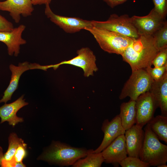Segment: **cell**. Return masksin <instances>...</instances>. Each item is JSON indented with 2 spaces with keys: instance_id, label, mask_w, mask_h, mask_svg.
I'll list each match as a JSON object with an SVG mask.
<instances>
[{
  "instance_id": "31",
  "label": "cell",
  "mask_w": 167,
  "mask_h": 167,
  "mask_svg": "<svg viewBox=\"0 0 167 167\" xmlns=\"http://www.w3.org/2000/svg\"><path fill=\"white\" fill-rule=\"evenodd\" d=\"M52 0H31L33 5H49Z\"/></svg>"
},
{
  "instance_id": "17",
  "label": "cell",
  "mask_w": 167,
  "mask_h": 167,
  "mask_svg": "<svg viewBox=\"0 0 167 167\" xmlns=\"http://www.w3.org/2000/svg\"><path fill=\"white\" fill-rule=\"evenodd\" d=\"M23 95L15 101L9 103H5L0 107V123L7 122L10 125L14 127L19 122L24 121L23 118L18 117L17 112L22 108L28 104L24 99Z\"/></svg>"
},
{
  "instance_id": "15",
  "label": "cell",
  "mask_w": 167,
  "mask_h": 167,
  "mask_svg": "<svg viewBox=\"0 0 167 167\" xmlns=\"http://www.w3.org/2000/svg\"><path fill=\"white\" fill-rule=\"evenodd\" d=\"M124 135L127 155L139 158L145 137L143 127L134 125L125 131Z\"/></svg>"
},
{
  "instance_id": "8",
  "label": "cell",
  "mask_w": 167,
  "mask_h": 167,
  "mask_svg": "<svg viewBox=\"0 0 167 167\" xmlns=\"http://www.w3.org/2000/svg\"><path fill=\"white\" fill-rule=\"evenodd\" d=\"M45 13L50 20L62 29L65 32L73 33L93 27L92 20H87L75 17H68L55 14L49 5H45Z\"/></svg>"
},
{
  "instance_id": "2",
  "label": "cell",
  "mask_w": 167,
  "mask_h": 167,
  "mask_svg": "<svg viewBox=\"0 0 167 167\" xmlns=\"http://www.w3.org/2000/svg\"><path fill=\"white\" fill-rule=\"evenodd\" d=\"M92 150L74 147L59 141H53L39 159L59 166H72L78 160L85 157Z\"/></svg>"
},
{
  "instance_id": "29",
  "label": "cell",
  "mask_w": 167,
  "mask_h": 167,
  "mask_svg": "<svg viewBox=\"0 0 167 167\" xmlns=\"http://www.w3.org/2000/svg\"><path fill=\"white\" fill-rule=\"evenodd\" d=\"M14 28L12 23L0 14V31H11Z\"/></svg>"
},
{
  "instance_id": "21",
  "label": "cell",
  "mask_w": 167,
  "mask_h": 167,
  "mask_svg": "<svg viewBox=\"0 0 167 167\" xmlns=\"http://www.w3.org/2000/svg\"><path fill=\"white\" fill-rule=\"evenodd\" d=\"M92 149L84 159H80L72 165L73 167H100L104 159L101 152L94 153Z\"/></svg>"
},
{
  "instance_id": "3",
  "label": "cell",
  "mask_w": 167,
  "mask_h": 167,
  "mask_svg": "<svg viewBox=\"0 0 167 167\" xmlns=\"http://www.w3.org/2000/svg\"><path fill=\"white\" fill-rule=\"evenodd\" d=\"M145 137L139 158L150 166H157L167 162V146L162 143L146 124Z\"/></svg>"
},
{
  "instance_id": "33",
  "label": "cell",
  "mask_w": 167,
  "mask_h": 167,
  "mask_svg": "<svg viewBox=\"0 0 167 167\" xmlns=\"http://www.w3.org/2000/svg\"><path fill=\"white\" fill-rule=\"evenodd\" d=\"M26 165L23 163L22 162H16L15 167H25Z\"/></svg>"
},
{
  "instance_id": "1",
  "label": "cell",
  "mask_w": 167,
  "mask_h": 167,
  "mask_svg": "<svg viewBox=\"0 0 167 167\" xmlns=\"http://www.w3.org/2000/svg\"><path fill=\"white\" fill-rule=\"evenodd\" d=\"M159 51L152 36L141 35L132 40L121 56L133 71L151 66Z\"/></svg>"
},
{
  "instance_id": "34",
  "label": "cell",
  "mask_w": 167,
  "mask_h": 167,
  "mask_svg": "<svg viewBox=\"0 0 167 167\" xmlns=\"http://www.w3.org/2000/svg\"><path fill=\"white\" fill-rule=\"evenodd\" d=\"M157 167H167V165L166 164H162L158 165Z\"/></svg>"
},
{
  "instance_id": "20",
  "label": "cell",
  "mask_w": 167,
  "mask_h": 167,
  "mask_svg": "<svg viewBox=\"0 0 167 167\" xmlns=\"http://www.w3.org/2000/svg\"><path fill=\"white\" fill-rule=\"evenodd\" d=\"M147 124L159 140L167 143V116L154 117Z\"/></svg>"
},
{
  "instance_id": "13",
  "label": "cell",
  "mask_w": 167,
  "mask_h": 167,
  "mask_svg": "<svg viewBox=\"0 0 167 167\" xmlns=\"http://www.w3.org/2000/svg\"><path fill=\"white\" fill-rule=\"evenodd\" d=\"M101 152L106 163L119 164L127 156L124 134L118 136Z\"/></svg>"
},
{
  "instance_id": "10",
  "label": "cell",
  "mask_w": 167,
  "mask_h": 167,
  "mask_svg": "<svg viewBox=\"0 0 167 167\" xmlns=\"http://www.w3.org/2000/svg\"><path fill=\"white\" fill-rule=\"evenodd\" d=\"M158 107L156 102L149 91L140 95L135 100V124L143 127L154 117Z\"/></svg>"
},
{
  "instance_id": "35",
  "label": "cell",
  "mask_w": 167,
  "mask_h": 167,
  "mask_svg": "<svg viewBox=\"0 0 167 167\" xmlns=\"http://www.w3.org/2000/svg\"><path fill=\"white\" fill-rule=\"evenodd\" d=\"M2 0H0V1H2Z\"/></svg>"
},
{
  "instance_id": "9",
  "label": "cell",
  "mask_w": 167,
  "mask_h": 167,
  "mask_svg": "<svg viewBox=\"0 0 167 167\" xmlns=\"http://www.w3.org/2000/svg\"><path fill=\"white\" fill-rule=\"evenodd\" d=\"M132 22L139 35L152 36L167 21L153 8L146 15H133Z\"/></svg>"
},
{
  "instance_id": "7",
  "label": "cell",
  "mask_w": 167,
  "mask_h": 167,
  "mask_svg": "<svg viewBox=\"0 0 167 167\" xmlns=\"http://www.w3.org/2000/svg\"><path fill=\"white\" fill-rule=\"evenodd\" d=\"M77 54L76 56L69 60L62 61L54 65L41 66V70L46 71L49 68H53L56 70L61 65L69 64L82 68L85 77L93 75L98 68L96 64V57L93 51L88 47H83L78 50Z\"/></svg>"
},
{
  "instance_id": "28",
  "label": "cell",
  "mask_w": 167,
  "mask_h": 167,
  "mask_svg": "<svg viewBox=\"0 0 167 167\" xmlns=\"http://www.w3.org/2000/svg\"><path fill=\"white\" fill-rule=\"evenodd\" d=\"M154 9L164 19L167 14V0H152Z\"/></svg>"
},
{
  "instance_id": "26",
  "label": "cell",
  "mask_w": 167,
  "mask_h": 167,
  "mask_svg": "<svg viewBox=\"0 0 167 167\" xmlns=\"http://www.w3.org/2000/svg\"><path fill=\"white\" fill-rule=\"evenodd\" d=\"M152 65L156 67L167 65V47L159 51L152 61Z\"/></svg>"
},
{
  "instance_id": "19",
  "label": "cell",
  "mask_w": 167,
  "mask_h": 167,
  "mask_svg": "<svg viewBox=\"0 0 167 167\" xmlns=\"http://www.w3.org/2000/svg\"><path fill=\"white\" fill-rule=\"evenodd\" d=\"M121 124L126 131L136 124V121L135 101L130 100L122 103L119 114Z\"/></svg>"
},
{
  "instance_id": "25",
  "label": "cell",
  "mask_w": 167,
  "mask_h": 167,
  "mask_svg": "<svg viewBox=\"0 0 167 167\" xmlns=\"http://www.w3.org/2000/svg\"><path fill=\"white\" fill-rule=\"evenodd\" d=\"M27 144L23 142L20 144L17 148L12 159L10 161L15 166L16 162H22L23 160L26 156Z\"/></svg>"
},
{
  "instance_id": "22",
  "label": "cell",
  "mask_w": 167,
  "mask_h": 167,
  "mask_svg": "<svg viewBox=\"0 0 167 167\" xmlns=\"http://www.w3.org/2000/svg\"><path fill=\"white\" fill-rule=\"evenodd\" d=\"M8 139V148L6 152L4 155L3 158L7 161L12 159L19 144L24 142V140L19 138L14 133L10 134Z\"/></svg>"
},
{
  "instance_id": "4",
  "label": "cell",
  "mask_w": 167,
  "mask_h": 167,
  "mask_svg": "<svg viewBox=\"0 0 167 167\" xmlns=\"http://www.w3.org/2000/svg\"><path fill=\"white\" fill-rule=\"evenodd\" d=\"M94 36L101 48L110 54L122 55L132 40L127 36L94 27L85 28Z\"/></svg>"
},
{
  "instance_id": "24",
  "label": "cell",
  "mask_w": 167,
  "mask_h": 167,
  "mask_svg": "<svg viewBox=\"0 0 167 167\" xmlns=\"http://www.w3.org/2000/svg\"><path fill=\"white\" fill-rule=\"evenodd\" d=\"M122 167H149L150 165L139 158L135 157L127 156L119 164Z\"/></svg>"
},
{
  "instance_id": "16",
  "label": "cell",
  "mask_w": 167,
  "mask_h": 167,
  "mask_svg": "<svg viewBox=\"0 0 167 167\" xmlns=\"http://www.w3.org/2000/svg\"><path fill=\"white\" fill-rule=\"evenodd\" d=\"M37 63H29L27 62L19 63L17 66L12 64L9 66L11 72V79L9 84L4 92L2 98L0 100V103H6L11 99L12 94L17 89L19 79L22 74L30 69H36Z\"/></svg>"
},
{
  "instance_id": "11",
  "label": "cell",
  "mask_w": 167,
  "mask_h": 167,
  "mask_svg": "<svg viewBox=\"0 0 167 167\" xmlns=\"http://www.w3.org/2000/svg\"><path fill=\"white\" fill-rule=\"evenodd\" d=\"M31 0H6L0 1V10L6 11L15 22L19 23L21 15L27 17L31 15L34 11Z\"/></svg>"
},
{
  "instance_id": "30",
  "label": "cell",
  "mask_w": 167,
  "mask_h": 167,
  "mask_svg": "<svg viewBox=\"0 0 167 167\" xmlns=\"http://www.w3.org/2000/svg\"><path fill=\"white\" fill-rule=\"evenodd\" d=\"M128 0H103L109 7L113 8L115 7L124 3Z\"/></svg>"
},
{
  "instance_id": "5",
  "label": "cell",
  "mask_w": 167,
  "mask_h": 167,
  "mask_svg": "<svg viewBox=\"0 0 167 167\" xmlns=\"http://www.w3.org/2000/svg\"><path fill=\"white\" fill-rule=\"evenodd\" d=\"M153 80L145 69L132 71L119 96L120 100L129 97L135 101L141 94L149 91Z\"/></svg>"
},
{
  "instance_id": "27",
  "label": "cell",
  "mask_w": 167,
  "mask_h": 167,
  "mask_svg": "<svg viewBox=\"0 0 167 167\" xmlns=\"http://www.w3.org/2000/svg\"><path fill=\"white\" fill-rule=\"evenodd\" d=\"M145 69L153 80L156 81L161 79L167 71V65L153 68L151 66Z\"/></svg>"
},
{
  "instance_id": "18",
  "label": "cell",
  "mask_w": 167,
  "mask_h": 167,
  "mask_svg": "<svg viewBox=\"0 0 167 167\" xmlns=\"http://www.w3.org/2000/svg\"><path fill=\"white\" fill-rule=\"evenodd\" d=\"M149 91L160 108L161 115L167 116V71L161 79L153 81Z\"/></svg>"
},
{
  "instance_id": "23",
  "label": "cell",
  "mask_w": 167,
  "mask_h": 167,
  "mask_svg": "<svg viewBox=\"0 0 167 167\" xmlns=\"http://www.w3.org/2000/svg\"><path fill=\"white\" fill-rule=\"evenodd\" d=\"M159 50L167 47V21L152 35Z\"/></svg>"
},
{
  "instance_id": "6",
  "label": "cell",
  "mask_w": 167,
  "mask_h": 167,
  "mask_svg": "<svg viewBox=\"0 0 167 167\" xmlns=\"http://www.w3.org/2000/svg\"><path fill=\"white\" fill-rule=\"evenodd\" d=\"M93 27L107 30L136 39L139 35L133 25L131 17L126 14H111L105 21L92 20Z\"/></svg>"
},
{
  "instance_id": "32",
  "label": "cell",
  "mask_w": 167,
  "mask_h": 167,
  "mask_svg": "<svg viewBox=\"0 0 167 167\" xmlns=\"http://www.w3.org/2000/svg\"><path fill=\"white\" fill-rule=\"evenodd\" d=\"M4 155L3 149L0 146V166H1V162L2 159L3 158Z\"/></svg>"
},
{
  "instance_id": "14",
  "label": "cell",
  "mask_w": 167,
  "mask_h": 167,
  "mask_svg": "<svg viewBox=\"0 0 167 167\" xmlns=\"http://www.w3.org/2000/svg\"><path fill=\"white\" fill-rule=\"evenodd\" d=\"M26 26L21 24L11 31H0V41L7 46L8 54L17 57L20 52V45L26 44L22 37Z\"/></svg>"
},
{
  "instance_id": "12",
  "label": "cell",
  "mask_w": 167,
  "mask_h": 167,
  "mask_svg": "<svg viewBox=\"0 0 167 167\" xmlns=\"http://www.w3.org/2000/svg\"><path fill=\"white\" fill-rule=\"evenodd\" d=\"M101 130L104 133L103 140L98 148L93 150V152H101L118 136L124 135L126 131L121 124L119 114L110 121L105 119L102 123Z\"/></svg>"
}]
</instances>
